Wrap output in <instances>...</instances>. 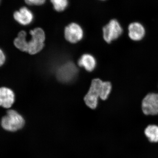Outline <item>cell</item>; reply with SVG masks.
I'll return each mask as SVG.
<instances>
[{
    "instance_id": "6da1fadb",
    "label": "cell",
    "mask_w": 158,
    "mask_h": 158,
    "mask_svg": "<svg viewBox=\"0 0 158 158\" xmlns=\"http://www.w3.org/2000/svg\"><path fill=\"white\" fill-rule=\"evenodd\" d=\"M25 123L24 118L17 111L9 110L2 118L1 125L3 128L6 131L15 132L22 128Z\"/></svg>"
},
{
    "instance_id": "7a4b0ae2",
    "label": "cell",
    "mask_w": 158,
    "mask_h": 158,
    "mask_svg": "<svg viewBox=\"0 0 158 158\" xmlns=\"http://www.w3.org/2000/svg\"><path fill=\"white\" fill-rule=\"evenodd\" d=\"M124 31L122 25L118 20L112 19L103 27V38L105 42L110 44L121 37Z\"/></svg>"
},
{
    "instance_id": "3957f363",
    "label": "cell",
    "mask_w": 158,
    "mask_h": 158,
    "mask_svg": "<svg viewBox=\"0 0 158 158\" xmlns=\"http://www.w3.org/2000/svg\"><path fill=\"white\" fill-rule=\"evenodd\" d=\"M31 40L27 41V52L34 55L42 50L44 47L45 39L44 31L40 28H37L30 31Z\"/></svg>"
},
{
    "instance_id": "277c9868",
    "label": "cell",
    "mask_w": 158,
    "mask_h": 158,
    "mask_svg": "<svg viewBox=\"0 0 158 158\" xmlns=\"http://www.w3.org/2000/svg\"><path fill=\"white\" fill-rule=\"evenodd\" d=\"M103 81V80L99 78L92 80L90 89L84 98L86 104L92 110L96 109L98 106Z\"/></svg>"
},
{
    "instance_id": "5b68a950",
    "label": "cell",
    "mask_w": 158,
    "mask_h": 158,
    "mask_svg": "<svg viewBox=\"0 0 158 158\" xmlns=\"http://www.w3.org/2000/svg\"><path fill=\"white\" fill-rule=\"evenodd\" d=\"M141 109L146 116L158 115V93H150L144 97L141 102Z\"/></svg>"
},
{
    "instance_id": "8992f818",
    "label": "cell",
    "mask_w": 158,
    "mask_h": 158,
    "mask_svg": "<svg viewBox=\"0 0 158 158\" xmlns=\"http://www.w3.org/2000/svg\"><path fill=\"white\" fill-rule=\"evenodd\" d=\"M78 69L71 62H68L61 65L56 72L57 77L63 83H69L77 77Z\"/></svg>"
},
{
    "instance_id": "52a82bcc",
    "label": "cell",
    "mask_w": 158,
    "mask_h": 158,
    "mask_svg": "<svg viewBox=\"0 0 158 158\" xmlns=\"http://www.w3.org/2000/svg\"><path fill=\"white\" fill-rule=\"evenodd\" d=\"M128 36L131 40L139 42L145 38L146 29L143 24L139 22H133L128 25Z\"/></svg>"
},
{
    "instance_id": "ba28073f",
    "label": "cell",
    "mask_w": 158,
    "mask_h": 158,
    "mask_svg": "<svg viewBox=\"0 0 158 158\" xmlns=\"http://www.w3.org/2000/svg\"><path fill=\"white\" fill-rule=\"evenodd\" d=\"M65 37L69 42L76 43L81 40L84 32L81 26L75 23H72L65 27Z\"/></svg>"
},
{
    "instance_id": "9c48e42d",
    "label": "cell",
    "mask_w": 158,
    "mask_h": 158,
    "mask_svg": "<svg viewBox=\"0 0 158 158\" xmlns=\"http://www.w3.org/2000/svg\"><path fill=\"white\" fill-rule=\"evenodd\" d=\"M15 100V95L13 90L6 87L0 88V106L9 109Z\"/></svg>"
},
{
    "instance_id": "30bf717a",
    "label": "cell",
    "mask_w": 158,
    "mask_h": 158,
    "mask_svg": "<svg viewBox=\"0 0 158 158\" xmlns=\"http://www.w3.org/2000/svg\"><path fill=\"white\" fill-rule=\"evenodd\" d=\"M13 16L16 21L24 26L30 24L34 19V15L32 11L25 7H22L18 11H15Z\"/></svg>"
},
{
    "instance_id": "8fae6325",
    "label": "cell",
    "mask_w": 158,
    "mask_h": 158,
    "mask_svg": "<svg viewBox=\"0 0 158 158\" xmlns=\"http://www.w3.org/2000/svg\"><path fill=\"white\" fill-rule=\"evenodd\" d=\"M78 64L88 72H91L96 66V60L94 57L90 54H85L79 59Z\"/></svg>"
},
{
    "instance_id": "7c38bea8",
    "label": "cell",
    "mask_w": 158,
    "mask_h": 158,
    "mask_svg": "<svg viewBox=\"0 0 158 158\" xmlns=\"http://www.w3.org/2000/svg\"><path fill=\"white\" fill-rule=\"evenodd\" d=\"M27 33L25 31H21L14 40V44L16 48L23 52H27Z\"/></svg>"
},
{
    "instance_id": "4fadbf2b",
    "label": "cell",
    "mask_w": 158,
    "mask_h": 158,
    "mask_svg": "<svg viewBox=\"0 0 158 158\" xmlns=\"http://www.w3.org/2000/svg\"><path fill=\"white\" fill-rule=\"evenodd\" d=\"M144 135L150 142H158V126L156 124H150L145 128Z\"/></svg>"
},
{
    "instance_id": "5bb4252c",
    "label": "cell",
    "mask_w": 158,
    "mask_h": 158,
    "mask_svg": "<svg viewBox=\"0 0 158 158\" xmlns=\"http://www.w3.org/2000/svg\"><path fill=\"white\" fill-rule=\"evenodd\" d=\"M113 90L112 83L108 81H104L102 84L99 98L101 100L106 101L110 97Z\"/></svg>"
},
{
    "instance_id": "9a60e30c",
    "label": "cell",
    "mask_w": 158,
    "mask_h": 158,
    "mask_svg": "<svg viewBox=\"0 0 158 158\" xmlns=\"http://www.w3.org/2000/svg\"><path fill=\"white\" fill-rule=\"evenodd\" d=\"M56 11L61 12L64 11L68 5V0H51Z\"/></svg>"
},
{
    "instance_id": "2e32d148",
    "label": "cell",
    "mask_w": 158,
    "mask_h": 158,
    "mask_svg": "<svg viewBox=\"0 0 158 158\" xmlns=\"http://www.w3.org/2000/svg\"><path fill=\"white\" fill-rule=\"evenodd\" d=\"M26 3L31 6H40L45 3L46 0H25Z\"/></svg>"
},
{
    "instance_id": "e0dca14e",
    "label": "cell",
    "mask_w": 158,
    "mask_h": 158,
    "mask_svg": "<svg viewBox=\"0 0 158 158\" xmlns=\"http://www.w3.org/2000/svg\"><path fill=\"white\" fill-rule=\"evenodd\" d=\"M6 57L3 51L0 48V67L2 66L6 62Z\"/></svg>"
},
{
    "instance_id": "ac0fdd59",
    "label": "cell",
    "mask_w": 158,
    "mask_h": 158,
    "mask_svg": "<svg viewBox=\"0 0 158 158\" xmlns=\"http://www.w3.org/2000/svg\"><path fill=\"white\" fill-rule=\"evenodd\" d=\"M101 1H105V0H101Z\"/></svg>"
},
{
    "instance_id": "d6986e66",
    "label": "cell",
    "mask_w": 158,
    "mask_h": 158,
    "mask_svg": "<svg viewBox=\"0 0 158 158\" xmlns=\"http://www.w3.org/2000/svg\"><path fill=\"white\" fill-rule=\"evenodd\" d=\"M0 1H1V0H0Z\"/></svg>"
}]
</instances>
